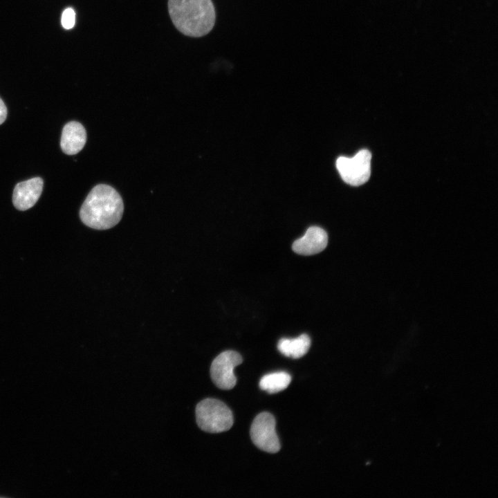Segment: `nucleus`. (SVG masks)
<instances>
[{
  "label": "nucleus",
  "mask_w": 498,
  "mask_h": 498,
  "mask_svg": "<svg viewBox=\"0 0 498 498\" xmlns=\"http://www.w3.org/2000/svg\"><path fill=\"white\" fill-rule=\"evenodd\" d=\"M124 205L120 195L105 184L95 186L87 195L80 217L86 225L96 230H107L120 221Z\"/></svg>",
  "instance_id": "nucleus-1"
},
{
  "label": "nucleus",
  "mask_w": 498,
  "mask_h": 498,
  "mask_svg": "<svg viewBox=\"0 0 498 498\" xmlns=\"http://www.w3.org/2000/svg\"><path fill=\"white\" fill-rule=\"evenodd\" d=\"M168 10L175 27L187 36H204L215 24L212 0H169Z\"/></svg>",
  "instance_id": "nucleus-2"
},
{
  "label": "nucleus",
  "mask_w": 498,
  "mask_h": 498,
  "mask_svg": "<svg viewBox=\"0 0 498 498\" xmlns=\"http://www.w3.org/2000/svg\"><path fill=\"white\" fill-rule=\"evenodd\" d=\"M198 426L210 433L227 431L233 425V415L230 409L222 401L215 398H205L196 407Z\"/></svg>",
  "instance_id": "nucleus-3"
},
{
  "label": "nucleus",
  "mask_w": 498,
  "mask_h": 498,
  "mask_svg": "<svg viewBox=\"0 0 498 498\" xmlns=\"http://www.w3.org/2000/svg\"><path fill=\"white\" fill-rule=\"evenodd\" d=\"M371 160L370 151L362 149L352 158L339 157L336 160V167L345 183L359 186L365 183L370 177Z\"/></svg>",
  "instance_id": "nucleus-4"
},
{
  "label": "nucleus",
  "mask_w": 498,
  "mask_h": 498,
  "mask_svg": "<svg viewBox=\"0 0 498 498\" xmlns=\"http://www.w3.org/2000/svg\"><path fill=\"white\" fill-rule=\"evenodd\" d=\"M275 425L274 416L268 412H262L255 418L250 434L252 441L259 449L269 453H275L280 450Z\"/></svg>",
  "instance_id": "nucleus-5"
},
{
  "label": "nucleus",
  "mask_w": 498,
  "mask_h": 498,
  "mask_svg": "<svg viewBox=\"0 0 498 498\" xmlns=\"http://www.w3.org/2000/svg\"><path fill=\"white\" fill-rule=\"evenodd\" d=\"M243 361L241 355L231 350L219 354L210 366V376L214 385L221 389H232L237 383L234 369Z\"/></svg>",
  "instance_id": "nucleus-6"
},
{
  "label": "nucleus",
  "mask_w": 498,
  "mask_h": 498,
  "mask_svg": "<svg viewBox=\"0 0 498 498\" xmlns=\"http://www.w3.org/2000/svg\"><path fill=\"white\" fill-rule=\"evenodd\" d=\"M44 182L35 177L17 183L12 194V203L19 210L32 208L38 201L42 192Z\"/></svg>",
  "instance_id": "nucleus-7"
},
{
  "label": "nucleus",
  "mask_w": 498,
  "mask_h": 498,
  "mask_svg": "<svg viewBox=\"0 0 498 498\" xmlns=\"http://www.w3.org/2000/svg\"><path fill=\"white\" fill-rule=\"evenodd\" d=\"M328 235L324 230L317 226L307 229L304 235L295 240L293 250L302 255H312L322 252L327 246Z\"/></svg>",
  "instance_id": "nucleus-8"
},
{
  "label": "nucleus",
  "mask_w": 498,
  "mask_h": 498,
  "mask_svg": "<svg viewBox=\"0 0 498 498\" xmlns=\"http://www.w3.org/2000/svg\"><path fill=\"white\" fill-rule=\"evenodd\" d=\"M86 132L83 125L76 121L66 123L63 127L60 147L64 153L74 155L85 145Z\"/></svg>",
  "instance_id": "nucleus-9"
},
{
  "label": "nucleus",
  "mask_w": 498,
  "mask_h": 498,
  "mask_svg": "<svg viewBox=\"0 0 498 498\" xmlns=\"http://www.w3.org/2000/svg\"><path fill=\"white\" fill-rule=\"evenodd\" d=\"M310 347L311 339L305 333L293 339L282 338L277 344V349L281 353L295 359L304 356Z\"/></svg>",
  "instance_id": "nucleus-10"
},
{
  "label": "nucleus",
  "mask_w": 498,
  "mask_h": 498,
  "mask_svg": "<svg viewBox=\"0 0 498 498\" xmlns=\"http://www.w3.org/2000/svg\"><path fill=\"white\" fill-rule=\"evenodd\" d=\"M291 381V376L284 371L275 372L264 376L259 381L261 389L270 394L285 389Z\"/></svg>",
  "instance_id": "nucleus-11"
},
{
  "label": "nucleus",
  "mask_w": 498,
  "mask_h": 498,
  "mask_svg": "<svg viewBox=\"0 0 498 498\" xmlns=\"http://www.w3.org/2000/svg\"><path fill=\"white\" fill-rule=\"evenodd\" d=\"M61 22L65 29H71L74 26L75 12L73 8H68L64 10L62 15Z\"/></svg>",
  "instance_id": "nucleus-12"
},
{
  "label": "nucleus",
  "mask_w": 498,
  "mask_h": 498,
  "mask_svg": "<svg viewBox=\"0 0 498 498\" xmlns=\"http://www.w3.org/2000/svg\"><path fill=\"white\" fill-rule=\"evenodd\" d=\"M6 116L7 108L3 100L0 98V124L6 120Z\"/></svg>",
  "instance_id": "nucleus-13"
}]
</instances>
